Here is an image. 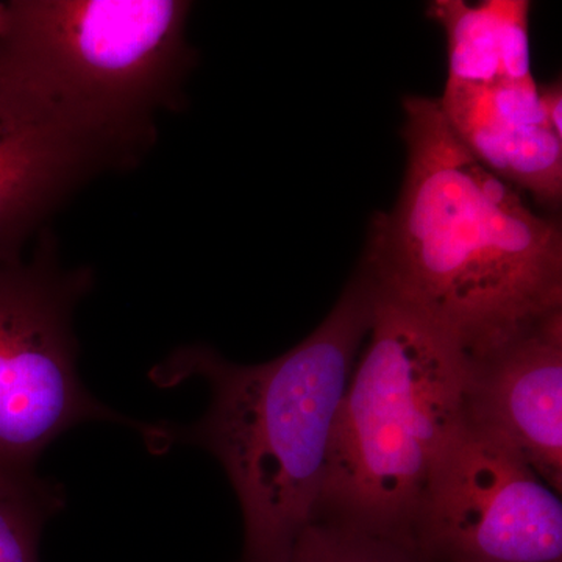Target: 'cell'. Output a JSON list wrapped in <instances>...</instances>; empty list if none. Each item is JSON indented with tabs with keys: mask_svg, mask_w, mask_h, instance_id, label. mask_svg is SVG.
<instances>
[{
	"mask_svg": "<svg viewBox=\"0 0 562 562\" xmlns=\"http://www.w3.org/2000/svg\"><path fill=\"white\" fill-rule=\"evenodd\" d=\"M402 109L401 194L372 217L360 265L480 360L562 312L561 221L476 161L438 99Z\"/></svg>",
	"mask_w": 562,
	"mask_h": 562,
	"instance_id": "6da1fadb",
	"label": "cell"
},
{
	"mask_svg": "<svg viewBox=\"0 0 562 562\" xmlns=\"http://www.w3.org/2000/svg\"><path fill=\"white\" fill-rule=\"evenodd\" d=\"M373 305L375 284L360 265L319 327L276 360L233 364L211 347L184 346L151 371L158 386L209 384L201 420L150 424L143 439L155 454L198 446L216 457L241 505V562H283L316 519L336 417Z\"/></svg>",
	"mask_w": 562,
	"mask_h": 562,
	"instance_id": "7a4b0ae2",
	"label": "cell"
},
{
	"mask_svg": "<svg viewBox=\"0 0 562 562\" xmlns=\"http://www.w3.org/2000/svg\"><path fill=\"white\" fill-rule=\"evenodd\" d=\"M366 341L336 417L316 519L416 552L425 491L464 424L471 358L376 286Z\"/></svg>",
	"mask_w": 562,
	"mask_h": 562,
	"instance_id": "3957f363",
	"label": "cell"
},
{
	"mask_svg": "<svg viewBox=\"0 0 562 562\" xmlns=\"http://www.w3.org/2000/svg\"><path fill=\"white\" fill-rule=\"evenodd\" d=\"M187 0H10L3 49L66 110L144 158L199 55Z\"/></svg>",
	"mask_w": 562,
	"mask_h": 562,
	"instance_id": "277c9868",
	"label": "cell"
},
{
	"mask_svg": "<svg viewBox=\"0 0 562 562\" xmlns=\"http://www.w3.org/2000/svg\"><path fill=\"white\" fill-rule=\"evenodd\" d=\"M92 284V269L63 265L49 228L29 260L0 262V473L36 472L44 450L85 422L149 430L81 383L74 313Z\"/></svg>",
	"mask_w": 562,
	"mask_h": 562,
	"instance_id": "5b68a950",
	"label": "cell"
},
{
	"mask_svg": "<svg viewBox=\"0 0 562 562\" xmlns=\"http://www.w3.org/2000/svg\"><path fill=\"white\" fill-rule=\"evenodd\" d=\"M416 552L422 562H562L560 494L464 422L425 491Z\"/></svg>",
	"mask_w": 562,
	"mask_h": 562,
	"instance_id": "8992f818",
	"label": "cell"
},
{
	"mask_svg": "<svg viewBox=\"0 0 562 562\" xmlns=\"http://www.w3.org/2000/svg\"><path fill=\"white\" fill-rule=\"evenodd\" d=\"M2 43L0 262H14L81 188L143 160L41 90Z\"/></svg>",
	"mask_w": 562,
	"mask_h": 562,
	"instance_id": "52a82bcc",
	"label": "cell"
},
{
	"mask_svg": "<svg viewBox=\"0 0 562 562\" xmlns=\"http://www.w3.org/2000/svg\"><path fill=\"white\" fill-rule=\"evenodd\" d=\"M464 422L562 490V312L471 360Z\"/></svg>",
	"mask_w": 562,
	"mask_h": 562,
	"instance_id": "ba28073f",
	"label": "cell"
},
{
	"mask_svg": "<svg viewBox=\"0 0 562 562\" xmlns=\"http://www.w3.org/2000/svg\"><path fill=\"white\" fill-rule=\"evenodd\" d=\"M438 102L450 128L476 161L557 214L562 202L560 135L543 125L498 116L473 87L446 85Z\"/></svg>",
	"mask_w": 562,
	"mask_h": 562,
	"instance_id": "9c48e42d",
	"label": "cell"
},
{
	"mask_svg": "<svg viewBox=\"0 0 562 562\" xmlns=\"http://www.w3.org/2000/svg\"><path fill=\"white\" fill-rule=\"evenodd\" d=\"M530 2L435 0L427 14L446 32V85L490 88L535 80L531 72Z\"/></svg>",
	"mask_w": 562,
	"mask_h": 562,
	"instance_id": "30bf717a",
	"label": "cell"
},
{
	"mask_svg": "<svg viewBox=\"0 0 562 562\" xmlns=\"http://www.w3.org/2000/svg\"><path fill=\"white\" fill-rule=\"evenodd\" d=\"M65 505L61 484L38 472L0 473V562H41L44 527Z\"/></svg>",
	"mask_w": 562,
	"mask_h": 562,
	"instance_id": "8fae6325",
	"label": "cell"
},
{
	"mask_svg": "<svg viewBox=\"0 0 562 562\" xmlns=\"http://www.w3.org/2000/svg\"><path fill=\"white\" fill-rule=\"evenodd\" d=\"M283 562H422L401 543L376 538L331 522L314 519L295 539Z\"/></svg>",
	"mask_w": 562,
	"mask_h": 562,
	"instance_id": "7c38bea8",
	"label": "cell"
},
{
	"mask_svg": "<svg viewBox=\"0 0 562 562\" xmlns=\"http://www.w3.org/2000/svg\"><path fill=\"white\" fill-rule=\"evenodd\" d=\"M543 113L552 131L562 138V83L554 80L552 83L539 85Z\"/></svg>",
	"mask_w": 562,
	"mask_h": 562,
	"instance_id": "4fadbf2b",
	"label": "cell"
},
{
	"mask_svg": "<svg viewBox=\"0 0 562 562\" xmlns=\"http://www.w3.org/2000/svg\"><path fill=\"white\" fill-rule=\"evenodd\" d=\"M10 25V0L0 2V43L5 38Z\"/></svg>",
	"mask_w": 562,
	"mask_h": 562,
	"instance_id": "5bb4252c",
	"label": "cell"
}]
</instances>
